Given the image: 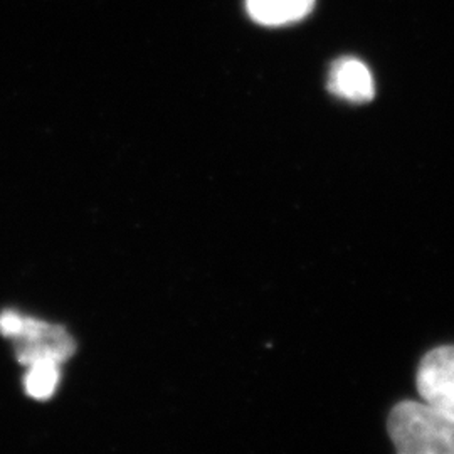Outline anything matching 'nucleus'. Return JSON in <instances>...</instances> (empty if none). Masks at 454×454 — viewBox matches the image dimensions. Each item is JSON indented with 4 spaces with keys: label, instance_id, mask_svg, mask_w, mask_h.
Returning a JSON list of instances; mask_svg holds the SVG:
<instances>
[{
    "label": "nucleus",
    "instance_id": "obj_1",
    "mask_svg": "<svg viewBox=\"0 0 454 454\" xmlns=\"http://www.w3.org/2000/svg\"><path fill=\"white\" fill-rule=\"evenodd\" d=\"M387 431L397 453L454 454V418L426 401L394 406Z\"/></svg>",
    "mask_w": 454,
    "mask_h": 454
},
{
    "label": "nucleus",
    "instance_id": "obj_2",
    "mask_svg": "<svg viewBox=\"0 0 454 454\" xmlns=\"http://www.w3.org/2000/svg\"><path fill=\"white\" fill-rule=\"evenodd\" d=\"M416 386L427 404L454 418V345L438 347L422 357Z\"/></svg>",
    "mask_w": 454,
    "mask_h": 454
},
{
    "label": "nucleus",
    "instance_id": "obj_3",
    "mask_svg": "<svg viewBox=\"0 0 454 454\" xmlns=\"http://www.w3.org/2000/svg\"><path fill=\"white\" fill-rule=\"evenodd\" d=\"M328 90L332 95L354 103L371 101L375 95L369 67L354 58H343L332 66Z\"/></svg>",
    "mask_w": 454,
    "mask_h": 454
},
{
    "label": "nucleus",
    "instance_id": "obj_4",
    "mask_svg": "<svg viewBox=\"0 0 454 454\" xmlns=\"http://www.w3.org/2000/svg\"><path fill=\"white\" fill-rule=\"evenodd\" d=\"M313 0H247L251 17L264 26H281L309 14Z\"/></svg>",
    "mask_w": 454,
    "mask_h": 454
},
{
    "label": "nucleus",
    "instance_id": "obj_5",
    "mask_svg": "<svg viewBox=\"0 0 454 454\" xmlns=\"http://www.w3.org/2000/svg\"><path fill=\"white\" fill-rule=\"evenodd\" d=\"M24 389L29 397L35 401H48L58 389L61 379V365L56 362H34L26 367Z\"/></svg>",
    "mask_w": 454,
    "mask_h": 454
},
{
    "label": "nucleus",
    "instance_id": "obj_6",
    "mask_svg": "<svg viewBox=\"0 0 454 454\" xmlns=\"http://www.w3.org/2000/svg\"><path fill=\"white\" fill-rule=\"evenodd\" d=\"M22 320H24V317L19 315L17 311H12V309L4 311L0 315V335L5 339H14L17 332L22 326Z\"/></svg>",
    "mask_w": 454,
    "mask_h": 454
}]
</instances>
